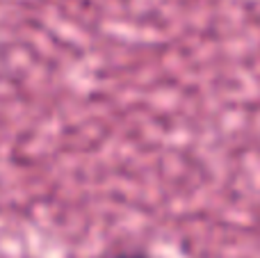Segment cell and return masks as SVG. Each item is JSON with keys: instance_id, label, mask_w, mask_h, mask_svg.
<instances>
[{"instance_id": "cell-1", "label": "cell", "mask_w": 260, "mask_h": 258, "mask_svg": "<svg viewBox=\"0 0 260 258\" xmlns=\"http://www.w3.org/2000/svg\"><path fill=\"white\" fill-rule=\"evenodd\" d=\"M94 258H157V256L148 254V251H144V249H137V247H117V249L101 251V254Z\"/></svg>"}]
</instances>
